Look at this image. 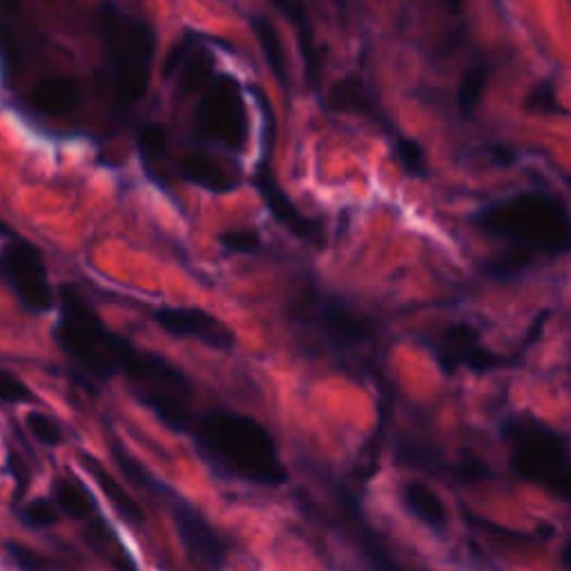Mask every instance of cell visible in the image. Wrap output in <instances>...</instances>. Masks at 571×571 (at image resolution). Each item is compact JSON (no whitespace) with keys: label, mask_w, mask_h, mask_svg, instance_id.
Wrapping results in <instances>:
<instances>
[{"label":"cell","mask_w":571,"mask_h":571,"mask_svg":"<svg viewBox=\"0 0 571 571\" xmlns=\"http://www.w3.org/2000/svg\"><path fill=\"white\" fill-rule=\"evenodd\" d=\"M437 350V358L449 371L456 367H469L473 371H489L500 364V358L482 346L480 335L469 324H454L445 331L443 339L433 344Z\"/></svg>","instance_id":"obj_12"},{"label":"cell","mask_w":571,"mask_h":571,"mask_svg":"<svg viewBox=\"0 0 571 571\" xmlns=\"http://www.w3.org/2000/svg\"><path fill=\"white\" fill-rule=\"evenodd\" d=\"M32 398V393L27 388V384L14 375L12 371L0 369V402H8V405H18Z\"/></svg>","instance_id":"obj_34"},{"label":"cell","mask_w":571,"mask_h":571,"mask_svg":"<svg viewBox=\"0 0 571 571\" xmlns=\"http://www.w3.org/2000/svg\"><path fill=\"white\" fill-rule=\"evenodd\" d=\"M511 445V469L560 500H569V451L564 437L536 420H511L505 426Z\"/></svg>","instance_id":"obj_4"},{"label":"cell","mask_w":571,"mask_h":571,"mask_svg":"<svg viewBox=\"0 0 571 571\" xmlns=\"http://www.w3.org/2000/svg\"><path fill=\"white\" fill-rule=\"evenodd\" d=\"M201 458L219 473L259 487H282L288 471L273 435L257 420L235 411H210L190 429Z\"/></svg>","instance_id":"obj_1"},{"label":"cell","mask_w":571,"mask_h":571,"mask_svg":"<svg viewBox=\"0 0 571 571\" xmlns=\"http://www.w3.org/2000/svg\"><path fill=\"white\" fill-rule=\"evenodd\" d=\"M112 110L123 114L135 108L150 87L157 54V34L148 21L123 12L114 0H103L97 14Z\"/></svg>","instance_id":"obj_2"},{"label":"cell","mask_w":571,"mask_h":571,"mask_svg":"<svg viewBox=\"0 0 571 571\" xmlns=\"http://www.w3.org/2000/svg\"><path fill=\"white\" fill-rule=\"evenodd\" d=\"M443 3H445L447 12H449L451 16H462L464 5H467V0H443Z\"/></svg>","instance_id":"obj_38"},{"label":"cell","mask_w":571,"mask_h":571,"mask_svg":"<svg viewBox=\"0 0 571 571\" xmlns=\"http://www.w3.org/2000/svg\"><path fill=\"white\" fill-rule=\"evenodd\" d=\"M10 473H14V477H16V482H18V487H23L25 485V480H27V467L18 460V456L16 454H12L10 456Z\"/></svg>","instance_id":"obj_36"},{"label":"cell","mask_w":571,"mask_h":571,"mask_svg":"<svg viewBox=\"0 0 571 571\" xmlns=\"http://www.w3.org/2000/svg\"><path fill=\"white\" fill-rule=\"evenodd\" d=\"M250 29L259 42L261 48V54H263V61H266L269 70L273 72L275 80L284 87V90H288V61H286V54H284V46H282V38H280V32L277 27L273 25V21L266 16V14H252L250 16Z\"/></svg>","instance_id":"obj_22"},{"label":"cell","mask_w":571,"mask_h":571,"mask_svg":"<svg viewBox=\"0 0 571 571\" xmlns=\"http://www.w3.org/2000/svg\"><path fill=\"white\" fill-rule=\"evenodd\" d=\"M0 273H3L27 311L40 315L52 311L54 290L48 280L46 261L40 250L25 239L10 241L0 252Z\"/></svg>","instance_id":"obj_7"},{"label":"cell","mask_w":571,"mask_h":571,"mask_svg":"<svg viewBox=\"0 0 571 571\" xmlns=\"http://www.w3.org/2000/svg\"><path fill=\"white\" fill-rule=\"evenodd\" d=\"M475 224L532 255H564L571 241L564 201L545 190H524L498 199L475 214Z\"/></svg>","instance_id":"obj_3"},{"label":"cell","mask_w":571,"mask_h":571,"mask_svg":"<svg viewBox=\"0 0 571 571\" xmlns=\"http://www.w3.org/2000/svg\"><path fill=\"white\" fill-rule=\"evenodd\" d=\"M174 522H177V534L193 558L206 564L210 571H222L226 564L228 547L219 536L212 524L188 502L174 498Z\"/></svg>","instance_id":"obj_10"},{"label":"cell","mask_w":571,"mask_h":571,"mask_svg":"<svg viewBox=\"0 0 571 571\" xmlns=\"http://www.w3.org/2000/svg\"><path fill=\"white\" fill-rule=\"evenodd\" d=\"M395 159L411 174V177H426L429 174V161L424 148L409 137L395 139Z\"/></svg>","instance_id":"obj_28"},{"label":"cell","mask_w":571,"mask_h":571,"mask_svg":"<svg viewBox=\"0 0 571 571\" xmlns=\"http://www.w3.org/2000/svg\"><path fill=\"white\" fill-rule=\"evenodd\" d=\"M0 231H3V228H0Z\"/></svg>","instance_id":"obj_39"},{"label":"cell","mask_w":571,"mask_h":571,"mask_svg":"<svg viewBox=\"0 0 571 571\" xmlns=\"http://www.w3.org/2000/svg\"><path fill=\"white\" fill-rule=\"evenodd\" d=\"M195 40H197L195 34H186V36H182V38L170 48V52L165 54V61H163V76H165V78H172L174 74H177L182 61L186 59V54H188L190 48L195 46Z\"/></svg>","instance_id":"obj_35"},{"label":"cell","mask_w":571,"mask_h":571,"mask_svg":"<svg viewBox=\"0 0 571 571\" xmlns=\"http://www.w3.org/2000/svg\"><path fill=\"white\" fill-rule=\"evenodd\" d=\"M154 322L170 335L197 339L216 350H231L237 342L235 333L210 313L186 306H163L154 311Z\"/></svg>","instance_id":"obj_8"},{"label":"cell","mask_w":571,"mask_h":571,"mask_svg":"<svg viewBox=\"0 0 571 571\" xmlns=\"http://www.w3.org/2000/svg\"><path fill=\"white\" fill-rule=\"evenodd\" d=\"M137 398L172 431H182L190 433L195 420L190 418L186 398L179 393H170V390H159V388H144L137 390Z\"/></svg>","instance_id":"obj_21"},{"label":"cell","mask_w":571,"mask_h":571,"mask_svg":"<svg viewBox=\"0 0 571 571\" xmlns=\"http://www.w3.org/2000/svg\"><path fill=\"white\" fill-rule=\"evenodd\" d=\"M402 500L409 513H413L422 524H426L433 532H445V526L449 522L447 507L443 498L437 496L424 482H407L402 489Z\"/></svg>","instance_id":"obj_20"},{"label":"cell","mask_w":571,"mask_h":571,"mask_svg":"<svg viewBox=\"0 0 571 571\" xmlns=\"http://www.w3.org/2000/svg\"><path fill=\"white\" fill-rule=\"evenodd\" d=\"M5 551L12 558V562H16L25 571H42V569L50 567L46 556H40L38 551H34L32 547H27L23 543L10 541V543H5Z\"/></svg>","instance_id":"obj_33"},{"label":"cell","mask_w":571,"mask_h":571,"mask_svg":"<svg viewBox=\"0 0 571 571\" xmlns=\"http://www.w3.org/2000/svg\"><path fill=\"white\" fill-rule=\"evenodd\" d=\"M524 110L538 116H562L564 110L558 101V90L551 80H538L524 99Z\"/></svg>","instance_id":"obj_27"},{"label":"cell","mask_w":571,"mask_h":571,"mask_svg":"<svg viewBox=\"0 0 571 571\" xmlns=\"http://www.w3.org/2000/svg\"><path fill=\"white\" fill-rule=\"evenodd\" d=\"M23 12V0H0V74L8 85H14L21 67V40L16 34V23Z\"/></svg>","instance_id":"obj_18"},{"label":"cell","mask_w":571,"mask_h":571,"mask_svg":"<svg viewBox=\"0 0 571 571\" xmlns=\"http://www.w3.org/2000/svg\"><path fill=\"white\" fill-rule=\"evenodd\" d=\"M182 177L212 195H228L237 188V179L228 167L206 152H188L179 159Z\"/></svg>","instance_id":"obj_17"},{"label":"cell","mask_w":571,"mask_h":571,"mask_svg":"<svg viewBox=\"0 0 571 571\" xmlns=\"http://www.w3.org/2000/svg\"><path fill=\"white\" fill-rule=\"evenodd\" d=\"M255 186L259 195L263 197V203L275 216V222H280L284 228H288L295 237L303 241H320L322 228L315 219L306 216L297 210V206L290 201V197L280 188L273 174L271 165V152H261L257 170H255Z\"/></svg>","instance_id":"obj_9"},{"label":"cell","mask_w":571,"mask_h":571,"mask_svg":"<svg viewBox=\"0 0 571 571\" xmlns=\"http://www.w3.org/2000/svg\"><path fill=\"white\" fill-rule=\"evenodd\" d=\"M315 324L337 348H356L373 339L375 324L337 297H318Z\"/></svg>","instance_id":"obj_11"},{"label":"cell","mask_w":571,"mask_h":571,"mask_svg":"<svg viewBox=\"0 0 571 571\" xmlns=\"http://www.w3.org/2000/svg\"><path fill=\"white\" fill-rule=\"evenodd\" d=\"M21 518L32 530H46V526H52L59 520V513L50 500L36 498L23 507Z\"/></svg>","instance_id":"obj_30"},{"label":"cell","mask_w":571,"mask_h":571,"mask_svg":"<svg viewBox=\"0 0 571 571\" xmlns=\"http://www.w3.org/2000/svg\"><path fill=\"white\" fill-rule=\"evenodd\" d=\"M271 3L288 18V23L295 29L297 36V46L301 52V61H303V72H306V80L318 90L320 83H322V67H324V57L318 48V40H315V27L311 21V12L309 5H306V0H271Z\"/></svg>","instance_id":"obj_14"},{"label":"cell","mask_w":571,"mask_h":571,"mask_svg":"<svg viewBox=\"0 0 571 571\" xmlns=\"http://www.w3.org/2000/svg\"><path fill=\"white\" fill-rule=\"evenodd\" d=\"M80 103V87L76 78L65 74H50L36 80L29 92V108L48 119L72 114Z\"/></svg>","instance_id":"obj_15"},{"label":"cell","mask_w":571,"mask_h":571,"mask_svg":"<svg viewBox=\"0 0 571 571\" xmlns=\"http://www.w3.org/2000/svg\"><path fill=\"white\" fill-rule=\"evenodd\" d=\"M326 108L333 112H346V114H358L362 119H369L377 125H386V119L375 103L367 80L360 74H346L337 78L326 92Z\"/></svg>","instance_id":"obj_16"},{"label":"cell","mask_w":571,"mask_h":571,"mask_svg":"<svg viewBox=\"0 0 571 571\" xmlns=\"http://www.w3.org/2000/svg\"><path fill=\"white\" fill-rule=\"evenodd\" d=\"M25 422H27L29 433L36 437V440H38L40 445H46V447H59V445L63 443V431H61L59 422L52 420L50 415L38 413V411H32V413H27Z\"/></svg>","instance_id":"obj_29"},{"label":"cell","mask_w":571,"mask_h":571,"mask_svg":"<svg viewBox=\"0 0 571 571\" xmlns=\"http://www.w3.org/2000/svg\"><path fill=\"white\" fill-rule=\"evenodd\" d=\"M494 161L500 163L502 167H507V165H511L516 161V152L511 148H507V146H496L494 148Z\"/></svg>","instance_id":"obj_37"},{"label":"cell","mask_w":571,"mask_h":571,"mask_svg":"<svg viewBox=\"0 0 571 571\" xmlns=\"http://www.w3.org/2000/svg\"><path fill=\"white\" fill-rule=\"evenodd\" d=\"M214 65H212V54L199 46V40H195V46L190 48V52L186 54V59L182 61L177 74H179V92L184 97L193 95V92H201L206 83L214 76Z\"/></svg>","instance_id":"obj_23"},{"label":"cell","mask_w":571,"mask_h":571,"mask_svg":"<svg viewBox=\"0 0 571 571\" xmlns=\"http://www.w3.org/2000/svg\"><path fill=\"white\" fill-rule=\"evenodd\" d=\"M54 500L57 507L74 520H87L95 513V498L72 477H59L54 482Z\"/></svg>","instance_id":"obj_24"},{"label":"cell","mask_w":571,"mask_h":571,"mask_svg":"<svg viewBox=\"0 0 571 571\" xmlns=\"http://www.w3.org/2000/svg\"><path fill=\"white\" fill-rule=\"evenodd\" d=\"M54 335L65 353L87 373L99 380H110L116 373L110 356L112 331L105 328L99 315L70 286L61 290V320Z\"/></svg>","instance_id":"obj_5"},{"label":"cell","mask_w":571,"mask_h":571,"mask_svg":"<svg viewBox=\"0 0 571 571\" xmlns=\"http://www.w3.org/2000/svg\"><path fill=\"white\" fill-rule=\"evenodd\" d=\"M80 462H83V467L87 471H90V475L95 477V482L99 485V489L103 492V496L110 500L114 511L125 522H129L132 526H144L146 524V511L141 509V505L121 487V482L112 473H108V469L97 458L87 456V454H80Z\"/></svg>","instance_id":"obj_19"},{"label":"cell","mask_w":571,"mask_h":571,"mask_svg":"<svg viewBox=\"0 0 571 571\" xmlns=\"http://www.w3.org/2000/svg\"><path fill=\"white\" fill-rule=\"evenodd\" d=\"M195 129L199 139L231 152H244L248 144V114L241 85L231 74H214L201 90Z\"/></svg>","instance_id":"obj_6"},{"label":"cell","mask_w":571,"mask_h":571,"mask_svg":"<svg viewBox=\"0 0 571 571\" xmlns=\"http://www.w3.org/2000/svg\"><path fill=\"white\" fill-rule=\"evenodd\" d=\"M137 148H139V154L144 159V165L150 172V167L154 163L163 161L165 150H167V129H165V125H161V123L144 125L139 129V135H137Z\"/></svg>","instance_id":"obj_26"},{"label":"cell","mask_w":571,"mask_h":571,"mask_svg":"<svg viewBox=\"0 0 571 571\" xmlns=\"http://www.w3.org/2000/svg\"><path fill=\"white\" fill-rule=\"evenodd\" d=\"M487 76H489V72L485 65H471L462 74L460 85H458V97H456L458 110L462 116H471L477 110L482 97H485Z\"/></svg>","instance_id":"obj_25"},{"label":"cell","mask_w":571,"mask_h":571,"mask_svg":"<svg viewBox=\"0 0 571 571\" xmlns=\"http://www.w3.org/2000/svg\"><path fill=\"white\" fill-rule=\"evenodd\" d=\"M534 261V255L532 252H524V250H516L513 255H507L502 259H496L494 263H489L487 266V273L492 277H513L518 275L520 271H524L526 266H530V263Z\"/></svg>","instance_id":"obj_32"},{"label":"cell","mask_w":571,"mask_h":571,"mask_svg":"<svg viewBox=\"0 0 571 571\" xmlns=\"http://www.w3.org/2000/svg\"><path fill=\"white\" fill-rule=\"evenodd\" d=\"M219 244H222L231 252H237V255H255L261 250V237L252 228L228 231L219 237Z\"/></svg>","instance_id":"obj_31"},{"label":"cell","mask_w":571,"mask_h":571,"mask_svg":"<svg viewBox=\"0 0 571 571\" xmlns=\"http://www.w3.org/2000/svg\"><path fill=\"white\" fill-rule=\"evenodd\" d=\"M337 498H339V509H344V513H346L344 524L348 530V536H350V541L356 543V547H360V554L367 562V569L369 571H405L402 564L395 560V556L380 541V536L367 524V520L362 518V511L356 505V498L346 496L344 489L337 494Z\"/></svg>","instance_id":"obj_13"}]
</instances>
